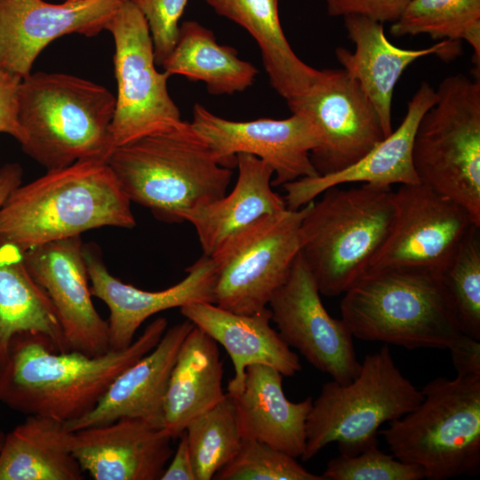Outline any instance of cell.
Returning <instances> with one entry per match:
<instances>
[{"label":"cell","instance_id":"cell-1","mask_svg":"<svg viewBox=\"0 0 480 480\" xmlns=\"http://www.w3.org/2000/svg\"><path fill=\"white\" fill-rule=\"evenodd\" d=\"M167 325L166 318L158 317L129 347L98 356L58 352L41 334L18 333L0 366V402L25 415L63 423L82 418L118 374L156 346Z\"/></svg>","mask_w":480,"mask_h":480},{"label":"cell","instance_id":"cell-2","mask_svg":"<svg viewBox=\"0 0 480 480\" xmlns=\"http://www.w3.org/2000/svg\"><path fill=\"white\" fill-rule=\"evenodd\" d=\"M128 199L107 162L77 161L15 188L0 207V239L23 252L101 227L132 228Z\"/></svg>","mask_w":480,"mask_h":480},{"label":"cell","instance_id":"cell-3","mask_svg":"<svg viewBox=\"0 0 480 480\" xmlns=\"http://www.w3.org/2000/svg\"><path fill=\"white\" fill-rule=\"evenodd\" d=\"M107 164L131 203L170 223L183 222L182 212L224 196L232 177L185 121L116 147Z\"/></svg>","mask_w":480,"mask_h":480},{"label":"cell","instance_id":"cell-4","mask_svg":"<svg viewBox=\"0 0 480 480\" xmlns=\"http://www.w3.org/2000/svg\"><path fill=\"white\" fill-rule=\"evenodd\" d=\"M343 294L341 319L362 340L448 349L463 333L442 274L430 269L369 268Z\"/></svg>","mask_w":480,"mask_h":480},{"label":"cell","instance_id":"cell-5","mask_svg":"<svg viewBox=\"0 0 480 480\" xmlns=\"http://www.w3.org/2000/svg\"><path fill=\"white\" fill-rule=\"evenodd\" d=\"M115 108L116 96L102 85L68 74L31 73L18 94L22 150L47 171L77 161L107 162L114 149Z\"/></svg>","mask_w":480,"mask_h":480},{"label":"cell","instance_id":"cell-6","mask_svg":"<svg viewBox=\"0 0 480 480\" xmlns=\"http://www.w3.org/2000/svg\"><path fill=\"white\" fill-rule=\"evenodd\" d=\"M391 187L363 183L324 190L300 226V253L319 292L343 294L369 268L395 215Z\"/></svg>","mask_w":480,"mask_h":480},{"label":"cell","instance_id":"cell-7","mask_svg":"<svg viewBox=\"0 0 480 480\" xmlns=\"http://www.w3.org/2000/svg\"><path fill=\"white\" fill-rule=\"evenodd\" d=\"M420 404L379 430L392 454L445 480L480 471V376L437 377Z\"/></svg>","mask_w":480,"mask_h":480},{"label":"cell","instance_id":"cell-8","mask_svg":"<svg viewBox=\"0 0 480 480\" xmlns=\"http://www.w3.org/2000/svg\"><path fill=\"white\" fill-rule=\"evenodd\" d=\"M423 394L396 365L388 344L368 354L358 374L346 384L322 386L306 422L302 460L336 443L340 454L354 456L379 446V428L415 409Z\"/></svg>","mask_w":480,"mask_h":480},{"label":"cell","instance_id":"cell-9","mask_svg":"<svg viewBox=\"0 0 480 480\" xmlns=\"http://www.w3.org/2000/svg\"><path fill=\"white\" fill-rule=\"evenodd\" d=\"M414 136L420 182L463 206L480 227V81L451 75Z\"/></svg>","mask_w":480,"mask_h":480},{"label":"cell","instance_id":"cell-10","mask_svg":"<svg viewBox=\"0 0 480 480\" xmlns=\"http://www.w3.org/2000/svg\"><path fill=\"white\" fill-rule=\"evenodd\" d=\"M309 203L261 218L212 257L217 269V306L249 315L268 305L300 252V226Z\"/></svg>","mask_w":480,"mask_h":480},{"label":"cell","instance_id":"cell-11","mask_svg":"<svg viewBox=\"0 0 480 480\" xmlns=\"http://www.w3.org/2000/svg\"><path fill=\"white\" fill-rule=\"evenodd\" d=\"M106 30L115 42L117 96L110 127L114 148L182 121L168 92L170 75L155 67L147 20L131 0L120 6Z\"/></svg>","mask_w":480,"mask_h":480},{"label":"cell","instance_id":"cell-12","mask_svg":"<svg viewBox=\"0 0 480 480\" xmlns=\"http://www.w3.org/2000/svg\"><path fill=\"white\" fill-rule=\"evenodd\" d=\"M288 107L308 116L316 128L319 145L310 158L318 175L352 165L385 138L372 101L344 69L319 70L306 92Z\"/></svg>","mask_w":480,"mask_h":480},{"label":"cell","instance_id":"cell-13","mask_svg":"<svg viewBox=\"0 0 480 480\" xmlns=\"http://www.w3.org/2000/svg\"><path fill=\"white\" fill-rule=\"evenodd\" d=\"M393 199L391 228L369 268L407 267L442 274L477 226L473 218L463 206L421 182L400 185Z\"/></svg>","mask_w":480,"mask_h":480},{"label":"cell","instance_id":"cell-14","mask_svg":"<svg viewBox=\"0 0 480 480\" xmlns=\"http://www.w3.org/2000/svg\"><path fill=\"white\" fill-rule=\"evenodd\" d=\"M320 295L299 252L286 281L269 300L271 320L290 348L318 371L346 384L358 374L361 363L348 327L342 319L330 316Z\"/></svg>","mask_w":480,"mask_h":480},{"label":"cell","instance_id":"cell-15","mask_svg":"<svg viewBox=\"0 0 480 480\" xmlns=\"http://www.w3.org/2000/svg\"><path fill=\"white\" fill-rule=\"evenodd\" d=\"M191 124L206 140L221 165L236 166L238 153L251 154L268 163L274 171L272 187L318 176L310 158L319 145L318 133L301 112H292L280 120L236 122L218 116L196 103Z\"/></svg>","mask_w":480,"mask_h":480},{"label":"cell","instance_id":"cell-16","mask_svg":"<svg viewBox=\"0 0 480 480\" xmlns=\"http://www.w3.org/2000/svg\"><path fill=\"white\" fill-rule=\"evenodd\" d=\"M80 236L23 252L25 265L55 309L68 350L98 356L109 350L108 322L92 300Z\"/></svg>","mask_w":480,"mask_h":480},{"label":"cell","instance_id":"cell-17","mask_svg":"<svg viewBox=\"0 0 480 480\" xmlns=\"http://www.w3.org/2000/svg\"><path fill=\"white\" fill-rule=\"evenodd\" d=\"M126 0H0V67L24 79L51 42L68 34L94 36Z\"/></svg>","mask_w":480,"mask_h":480},{"label":"cell","instance_id":"cell-18","mask_svg":"<svg viewBox=\"0 0 480 480\" xmlns=\"http://www.w3.org/2000/svg\"><path fill=\"white\" fill-rule=\"evenodd\" d=\"M90 290L109 310V349L129 347L140 325L151 316L194 302L215 304L217 269L214 260L203 255L186 271L180 283L162 291H144L123 283L109 273L101 252L93 243L83 244Z\"/></svg>","mask_w":480,"mask_h":480},{"label":"cell","instance_id":"cell-19","mask_svg":"<svg viewBox=\"0 0 480 480\" xmlns=\"http://www.w3.org/2000/svg\"><path fill=\"white\" fill-rule=\"evenodd\" d=\"M171 436L136 418L73 432L71 450L94 480H158L173 451Z\"/></svg>","mask_w":480,"mask_h":480},{"label":"cell","instance_id":"cell-20","mask_svg":"<svg viewBox=\"0 0 480 480\" xmlns=\"http://www.w3.org/2000/svg\"><path fill=\"white\" fill-rule=\"evenodd\" d=\"M189 320L167 328L156 346L124 370L87 414L64 423L74 432L121 418L140 419L163 428L164 400L180 347L194 327Z\"/></svg>","mask_w":480,"mask_h":480},{"label":"cell","instance_id":"cell-21","mask_svg":"<svg viewBox=\"0 0 480 480\" xmlns=\"http://www.w3.org/2000/svg\"><path fill=\"white\" fill-rule=\"evenodd\" d=\"M436 100V90L422 82L408 102L398 128L356 163L334 173L301 178L283 185L287 209L299 210L327 188L341 184L362 182L391 187L420 182L412 163L413 140L421 117Z\"/></svg>","mask_w":480,"mask_h":480},{"label":"cell","instance_id":"cell-22","mask_svg":"<svg viewBox=\"0 0 480 480\" xmlns=\"http://www.w3.org/2000/svg\"><path fill=\"white\" fill-rule=\"evenodd\" d=\"M343 18L355 51L338 47L336 58L372 101L386 138L393 132V93L404 71L416 60L428 55L437 54L448 60L455 58L460 52V42L442 40L424 49H401L388 40L382 23L359 15Z\"/></svg>","mask_w":480,"mask_h":480},{"label":"cell","instance_id":"cell-23","mask_svg":"<svg viewBox=\"0 0 480 480\" xmlns=\"http://www.w3.org/2000/svg\"><path fill=\"white\" fill-rule=\"evenodd\" d=\"M180 308L186 319L227 350L234 365L228 385L231 396L242 391L249 365H268L284 377L301 370L298 355L271 327V311L267 307L249 315L233 313L209 302H194Z\"/></svg>","mask_w":480,"mask_h":480},{"label":"cell","instance_id":"cell-24","mask_svg":"<svg viewBox=\"0 0 480 480\" xmlns=\"http://www.w3.org/2000/svg\"><path fill=\"white\" fill-rule=\"evenodd\" d=\"M238 176L233 190L181 214L197 234L204 255L212 257L236 235L261 218L287 209L284 198L272 189L273 168L259 157L236 155Z\"/></svg>","mask_w":480,"mask_h":480},{"label":"cell","instance_id":"cell-25","mask_svg":"<svg viewBox=\"0 0 480 480\" xmlns=\"http://www.w3.org/2000/svg\"><path fill=\"white\" fill-rule=\"evenodd\" d=\"M283 377L270 366L249 365L242 391L232 396L243 438L255 439L293 458H301L313 398L289 401L283 389Z\"/></svg>","mask_w":480,"mask_h":480},{"label":"cell","instance_id":"cell-26","mask_svg":"<svg viewBox=\"0 0 480 480\" xmlns=\"http://www.w3.org/2000/svg\"><path fill=\"white\" fill-rule=\"evenodd\" d=\"M222 377L218 343L194 325L180 347L164 400L163 428L172 439L224 398Z\"/></svg>","mask_w":480,"mask_h":480},{"label":"cell","instance_id":"cell-27","mask_svg":"<svg viewBox=\"0 0 480 480\" xmlns=\"http://www.w3.org/2000/svg\"><path fill=\"white\" fill-rule=\"evenodd\" d=\"M72 435L61 421L27 415L4 436L0 480L84 479V472L72 453Z\"/></svg>","mask_w":480,"mask_h":480},{"label":"cell","instance_id":"cell-28","mask_svg":"<svg viewBox=\"0 0 480 480\" xmlns=\"http://www.w3.org/2000/svg\"><path fill=\"white\" fill-rule=\"evenodd\" d=\"M21 332L41 334L56 351H68L53 305L28 272L23 251L0 239V366Z\"/></svg>","mask_w":480,"mask_h":480},{"label":"cell","instance_id":"cell-29","mask_svg":"<svg viewBox=\"0 0 480 480\" xmlns=\"http://www.w3.org/2000/svg\"><path fill=\"white\" fill-rule=\"evenodd\" d=\"M220 15L245 28L257 42L271 86L287 104L300 98L319 70L302 61L281 27L277 0H204Z\"/></svg>","mask_w":480,"mask_h":480},{"label":"cell","instance_id":"cell-30","mask_svg":"<svg viewBox=\"0 0 480 480\" xmlns=\"http://www.w3.org/2000/svg\"><path fill=\"white\" fill-rule=\"evenodd\" d=\"M162 67L170 76L205 83L214 95L243 92L258 74L253 65L237 57L234 48L219 44L211 30L192 20L180 27L177 43Z\"/></svg>","mask_w":480,"mask_h":480},{"label":"cell","instance_id":"cell-31","mask_svg":"<svg viewBox=\"0 0 480 480\" xmlns=\"http://www.w3.org/2000/svg\"><path fill=\"white\" fill-rule=\"evenodd\" d=\"M395 36L428 35L434 40L466 41L480 67V0H412L390 27Z\"/></svg>","mask_w":480,"mask_h":480},{"label":"cell","instance_id":"cell-32","mask_svg":"<svg viewBox=\"0 0 480 480\" xmlns=\"http://www.w3.org/2000/svg\"><path fill=\"white\" fill-rule=\"evenodd\" d=\"M196 480H210L240 449L243 437L234 397L226 393L215 406L185 429Z\"/></svg>","mask_w":480,"mask_h":480},{"label":"cell","instance_id":"cell-33","mask_svg":"<svg viewBox=\"0 0 480 480\" xmlns=\"http://www.w3.org/2000/svg\"><path fill=\"white\" fill-rule=\"evenodd\" d=\"M474 226L442 273L461 332L480 340V234Z\"/></svg>","mask_w":480,"mask_h":480},{"label":"cell","instance_id":"cell-34","mask_svg":"<svg viewBox=\"0 0 480 480\" xmlns=\"http://www.w3.org/2000/svg\"><path fill=\"white\" fill-rule=\"evenodd\" d=\"M216 480H326L296 458L260 441L243 438L236 456L213 476Z\"/></svg>","mask_w":480,"mask_h":480},{"label":"cell","instance_id":"cell-35","mask_svg":"<svg viewBox=\"0 0 480 480\" xmlns=\"http://www.w3.org/2000/svg\"><path fill=\"white\" fill-rule=\"evenodd\" d=\"M323 476L326 480H421L423 469L387 454L379 446L354 456L340 454L332 459Z\"/></svg>","mask_w":480,"mask_h":480},{"label":"cell","instance_id":"cell-36","mask_svg":"<svg viewBox=\"0 0 480 480\" xmlns=\"http://www.w3.org/2000/svg\"><path fill=\"white\" fill-rule=\"evenodd\" d=\"M147 20L156 65L173 50L179 36V20L188 0H131Z\"/></svg>","mask_w":480,"mask_h":480},{"label":"cell","instance_id":"cell-37","mask_svg":"<svg viewBox=\"0 0 480 480\" xmlns=\"http://www.w3.org/2000/svg\"><path fill=\"white\" fill-rule=\"evenodd\" d=\"M412 0H325L331 16L359 15L378 22L396 21Z\"/></svg>","mask_w":480,"mask_h":480},{"label":"cell","instance_id":"cell-38","mask_svg":"<svg viewBox=\"0 0 480 480\" xmlns=\"http://www.w3.org/2000/svg\"><path fill=\"white\" fill-rule=\"evenodd\" d=\"M21 78L0 67V133H7L20 144L25 134L18 119V94Z\"/></svg>","mask_w":480,"mask_h":480},{"label":"cell","instance_id":"cell-39","mask_svg":"<svg viewBox=\"0 0 480 480\" xmlns=\"http://www.w3.org/2000/svg\"><path fill=\"white\" fill-rule=\"evenodd\" d=\"M448 349L457 376H480V340L461 333Z\"/></svg>","mask_w":480,"mask_h":480},{"label":"cell","instance_id":"cell-40","mask_svg":"<svg viewBox=\"0 0 480 480\" xmlns=\"http://www.w3.org/2000/svg\"><path fill=\"white\" fill-rule=\"evenodd\" d=\"M176 451L160 480H196L186 432L180 436Z\"/></svg>","mask_w":480,"mask_h":480},{"label":"cell","instance_id":"cell-41","mask_svg":"<svg viewBox=\"0 0 480 480\" xmlns=\"http://www.w3.org/2000/svg\"><path fill=\"white\" fill-rule=\"evenodd\" d=\"M22 168L17 163H8L0 167V207L9 194L21 184Z\"/></svg>","mask_w":480,"mask_h":480},{"label":"cell","instance_id":"cell-42","mask_svg":"<svg viewBox=\"0 0 480 480\" xmlns=\"http://www.w3.org/2000/svg\"><path fill=\"white\" fill-rule=\"evenodd\" d=\"M4 434L0 430V450H1V447L3 445V442H4Z\"/></svg>","mask_w":480,"mask_h":480}]
</instances>
